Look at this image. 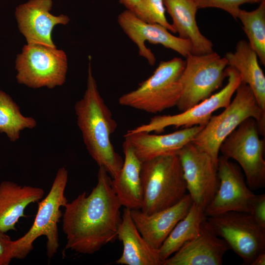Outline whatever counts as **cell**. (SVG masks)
<instances>
[{"label": "cell", "instance_id": "obj_24", "mask_svg": "<svg viewBox=\"0 0 265 265\" xmlns=\"http://www.w3.org/2000/svg\"><path fill=\"white\" fill-rule=\"evenodd\" d=\"M206 218L204 209L193 203L186 214L177 223L158 249L163 263L183 245L197 236Z\"/></svg>", "mask_w": 265, "mask_h": 265}, {"label": "cell", "instance_id": "obj_14", "mask_svg": "<svg viewBox=\"0 0 265 265\" xmlns=\"http://www.w3.org/2000/svg\"><path fill=\"white\" fill-rule=\"evenodd\" d=\"M117 23L124 33L137 47L139 55L151 66L156 62L155 56L145 42L160 44L186 57L191 53L192 45L186 39L173 35L162 26L143 21L134 13L125 10L119 14Z\"/></svg>", "mask_w": 265, "mask_h": 265}, {"label": "cell", "instance_id": "obj_5", "mask_svg": "<svg viewBox=\"0 0 265 265\" xmlns=\"http://www.w3.org/2000/svg\"><path fill=\"white\" fill-rule=\"evenodd\" d=\"M186 60L174 57L160 61L153 74L138 87L125 93L119 104L149 113L176 106L181 93L180 79Z\"/></svg>", "mask_w": 265, "mask_h": 265}, {"label": "cell", "instance_id": "obj_31", "mask_svg": "<svg viewBox=\"0 0 265 265\" xmlns=\"http://www.w3.org/2000/svg\"><path fill=\"white\" fill-rule=\"evenodd\" d=\"M127 10H130L138 17L140 13L141 0H119Z\"/></svg>", "mask_w": 265, "mask_h": 265}, {"label": "cell", "instance_id": "obj_13", "mask_svg": "<svg viewBox=\"0 0 265 265\" xmlns=\"http://www.w3.org/2000/svg\"><path fill=\"white\" fill-rule=\"evenodd\" d=\"M217 173L218 188L205 210L206 216L229 212L249 214L256 194L248 186L238 165L222 156H219Z\"/></svg>", "mask_w": 265, "mask_h": 265}, {"label": "cell", "instance_id": "obj_1", "mask_svg": "<svg viewBox=\"0 0 265 265\" xmlns=\"http://www.w3.org/2000/svg\"><path fill=\"white\" fill-rule=\"evenodd\" d=\"M97 180L89 195L84 191L63 207L65 249L93 254L117 238L122 206L112 188V179L103 166H99Z\"/></svg>", "mask_w": 265, "mask_h": 265}, {"label": "cell", "instance_id": "obj_20", "mask_svg": "<svg viewBox=\"0 0 265 265\" xmlns=\"http://www.w3.org/2000/svg\"><path fill=\"white\" fill-rule=\"evenodd\" d=\"M44 195L40 187L21 186L9 181L0 184V230L6 233L16 230V224L21 217H26L28 205L38 202Z\"/></svg>", "mask_w": 265, "mask_h": 265}, {"label": "cell", "instance_id": "obj_10", "mask_svg": "<svg viewBox=\"0 0 265 265\" xmlns=\"http://www.w3.org/2000/svg\"><path fill=\"white\" fill-rule=\"evenodd\" d=\"M205 223L241 258L243 265H250L257 255L265 251V228L250 214L226 212L207 216Z\"/></svg>", "mask_w": 265, "mask_h": 265}, {"label": "cell", "instance_id": "obj_16", "mask_svg": "<svg viewBox=\"0 0 265 265\" xmlns=\"http://www.w3.org/2000/svg\"><path fill=\"white\" fill-rule=\"evenodd\" d=\"M203 127L195 126L183 128L165 134L128 131L124 137L131 145L136 157L143 162L159 156L178 154Z\"/></svg>", "mask_w": 265, "mask_h": 265}, {"label": "cell", "instance_id": "obj_11", "mask_svg": "<svg viewBox=\"0 0 265 265\" xmlns=\"http://www.w3.org/2000/svg\"><path fill=\"white\" fill-rule=\"evenodd\" d=\"M225 72L227 82L218 92L179 114L154 116L147 124L141 125L128 131L159 133L170 126L183 128L195 126H205L215 111L221 108H224L229 105L233 95L241 82L240 76L235 69L228 66Z\"/></svg>", "mask_w": 265, "mask_h": 265}, {"label": "cell", "instance_id": "obj_6", "mask_svg": "<svg viewBox=\"0 0 265 265\" xmlns=\"http://www.w3.org/2000/svg\"><path fill=\"white\" fill-rule=\"evenodd\" d=\"M68 179L67 169L59 168L48 194L38 202L32 225L23 237L12 240L13 259H25L33 249L34 241L42 236L47 238L48 259L50 260L56 253L59 246L57 224L63 215L60 208L68 202L65 195Z\"/></svg>", "mask_w": 265, "mask_h": 265}, {"label": "cell", "instance_id": "obj_25", "mask_svg": "<svg viewBox=\"0 0 265 265\" xmlns=\"http://www.w3.org/2000/svg\"><path fill=\"white\" fill-rule=\"evenodd\" d=\"M36 125L34 118L23 115L11 96L0 90V133H5L11 141L15 142L19 139L21 131L32 129Z\"/></svg>", "mask_w": 265, "mask_h": 265}, {"label": "cell", "instance_id": "obj_23", "mask_svg": "<svg viewBox=\"0 0 265 265\" xmlns=\"http://www.w3.org/2000/svg\"><path fill=\"white\" fill-rule=\"evenodd\" d=\"M228 66L239 74L241 82L252 90L260 107L265 111V76L255 52L248 42L240 40L233 52H228L224 56Z\"/></svg>", "mask_w": 265, "mask_h": 265}, {"label": "cell", "instance_id": "obj_9", "mask_svg": "<svg viewBox=\"0 0 265 265\" xmlns=\"http://www.w3.org/2000/svg\"><path fill=\"white\" fill-rule=\"evenodd\" d=\"M259 134L256 121L249 118L225 138L219 148L222 156L234 159L240 166L251 190L265 186V140Z\"/></svg>", "mask_w": 265, "mask_h": 265}, {"label": "cell", "instance_id": "obj_4", "mask_svg": "<svg viewBox=\"0 0 265 265\" xmlns=\"http://www.w3.org/2000/svg\"><path fill=\"white\" fill-rule=\"evenodd\" d=\"M140 177L143 192L140 210L146 214L170 207L186 194V183L178 154L142 162Z\"/></svg>", "mask_w": 265, "mask_h": 265}, {"label": "cell", "instance_id": "obj_18", "mask_svg": "<svg viewBox=\"0 0 265 265\" xmlns=\"http://www.w3.org/2000/svg\"><path fill=\"white\" fill-rule=\"evenodd\" d=\"M229 249L226 242L208 227L205 220L197 236L165 260L163 265H221Z\"/></svg>", "mask_w": 265, "mask_h": 265}, {"label": "cell", "instance_id": "obj_28", "mask_svg": "<svg viewBox=\"0 0 265 265\" xmlns=\"http://www.w3.org/2000/svg\"><path fill=\"white\" fill-rule=\"evenodd\" d=\"M262 0H194L198 9L217 8L230 14L235 19L237 17L240 6L245 3H259Z\"/></svg>", "mask_w": 265, "mask_h": 265}, {"label": "cell", "instance_id": "obj_29", "mask_svg": "<svg viewBox=\"0 0 265 265\" xmlns=\"http://www.w3.org/2000/svg\"><path fill=\"white\" fill-rule=\"evenodd\" d=\"M256 222L265 228V194L256 195L251 205L250 213Z\"/></svg>", "mask_w": 265, "mask_h": 265}, {"label": "cell", "instance_id": "obj_7", "mask_svg": "<svg viewBox=\"0 0 265 265\" xmlns=\"http://www.w3.org/2000/svg\"><path fill=\"white\" fill-rule=\"evenodd\" d=\"M68 68L65 53L56 47L27 44L16 60L17 82L32 88L52 89L65 81Z\"/></svg>", "mask_w": 265, "mask_h": 265}, {"label": "cell", "instance_id": "obj_22", "mask_svg": "<svg viewBox=\"0 0 265 265\" xmlns=\"http://www.w3.org/2000/svg\"><path fill=\"white\" fill-rule=\"evenodd\" d=\"M123 150L125 158L118 176L111 180V186L121 205L130 210H141L143 192L140 177L142 162L125 140Z\"/></svg>", "mask_w": 265, "mask_h": 265}, {"label": "cell", "instance_id": "obj_32", "mask_svg": "<svg viewBox=\"0 0 265 265\" xmlns=\"http://www.w3.org/2000/svg\"><path fill=\"white\" fill-rule=\"evenodd\" d=\"M265 251L260 253L253 261L250 265H265Z\"/></svg>", "mask_w": 265, "mask_h": 265}, {"label": "cell", "instance_id": "obj_12", "mask_svg": "<svg viewBox=\"0 0 265 265\" xmlns=\"http://www.w3.org/2000/svg\"><path fill=\"white\" fill-rule=\"evenodd\" d=\"M186 189L193 203L205 210L219 186L217 164L192 142L178 153Z\"/></svg>", "mask_w": 265, "mask_h": 265}, {"label": "cell", "instance_id": "obj_27", "mask_svg": "<svg viewBox=\"0 0 265 265\" xmlns=\"http://www.w3.org/2000/svg\"><path fill=\"white\" fill-rule=\"evenodd\" d=\"M163 0H141L138 18L144 22L158 24L176 33L172 25L166 19Z\"/></svg>", "mask_w": 265, "mask_h": 265}, {"label": "cell", "instance_id": "obj_19", "mask_svg": "<svg viewBox=\"0 0 265 265\" xmlns=\"http://www.w3.org/2000/svg\"><path fill=\"white\" fill-rule=\"evenodd\" d=\"M163 2L178 37L191 42L192 54L202 55L213 52L212 42L201 33L197 26L198 8L194 0H163Z\"/></svg>", "mask_w": 265, "mask_h": 265}, {"label": "cell", "instance_id": "obj_2", "mask_svg": "<svg viewBox=\"0 0 265 265\" xmlns=\"http://www.w3.org/2000/svg\"><path fill=\"white\" fill-rule=\"evenodd\" d=\"M74 109L77 124L89 154L112 179L116 178L124 162L110 140L117 124L100 94L92 73L90 56L86 88L82 98L76 102Z\"/></svg>", "mask_w": 265, "mask_h": 265}, {"label": "cell", "instance_id": "obj_15", "mask_svg": "<svg viewBox=\"0 0 265 265\" xmlns=\"http://www.w3.org/2000/svg\"><path fill=\"white\" fill-rule=\"evenodd\" d=\"M52 0H29L16 7L18 28L27 44L55 47L51 36L53 27L58 24L66 25L70 19L63 14H52Z\"/></svg>", "mask_w": 265, "mask_h": 265}, {"label": "cell", "instance_id": "obj_8", "mask_svg": "<svg viewBox=\"0 0 265 265\" xmlns=\"http://www.w3.org/2000/svg\"><path fill=\"white\" fill-rule=\"evenodd\" d=\"M186 65L180 79L181 93L176 106L181 112L210 97L222 86L228 66L225 57L217 53L186 57Z\"/></svg>", "mask_w": 265, "mask_h": 265}, {"label": "cell", "instance_id": "obj_17", "mask_svg": "<svg viewBox=\"0 0 265 265\" xmlns=\"http://www.w3.org/2000/svg\"><path fill=\"white\" fill-rule=\"evenodd\" d=\"M193 203L189 194L177 204L146 214L140 210H131L132 219L144 239L158 250L177 223L183 218Z\"/></svg>", "mask_w": 265, "mask_h": 265}, {"label": "cell", "instance_id": "obj_30", "mask_svg": "<svg viewBox=\"0 0 265 265\" xmlns=\"http://www.w3.org/2000/svg\"><path fill=\"white\" fill-rule=\"evenodd\" d=\"M12 244L10 238L0 230V265H8L13 259Z\"/></svg>", "mask_w": 265, "mask_h": 265}, {"label": "cell", "instance_id": "obj_26", "mask_svg": "<svg viewBox=\"0 0 265 265\" xmlns=\"http://www.w3.org/2000/svg\"><path fill=\"white\" fill-rule=\"evenodd\" d=\"M248 43L255 52L260 62L265 65V0L255 9L248 11L240 9L238 15Z\"/></svg>", "mask_w": 265, "mask_h": 265}, {"label": "cell", "instance_id": "obj_21", "mask_svg": "<svg viewBox=\"0 0 265 265\" xmlns=\"http://www.w3.org/2000/svg\"><path fill=\"white\" fill-rule=\"evenodd\" d=\"M117 238L122 243L121 257L116 261L125 265H163L158 250L151 246L142 237L131 215L125 208L117 230Z\"/></svg>", "mask_w": 265, "mask_h": 265}, {"label": "cell", "instance_id": "obj_3", "mask_svg": "<svg viewBox=\"0 0 265 265\" xmlns=\"http://www.w3.org/2000/svg\"><path fill=\"white\" fill-rule=\"evenodd\" d=\"M235 93L229 105L220 114L212 116L191 142L217 164L221 144L246 119H254L260 134L265 135V111L259 106L251 88L241 82Z\"/></svg>", "mask_w": 265, "mask_h": 265}]
</instances>
